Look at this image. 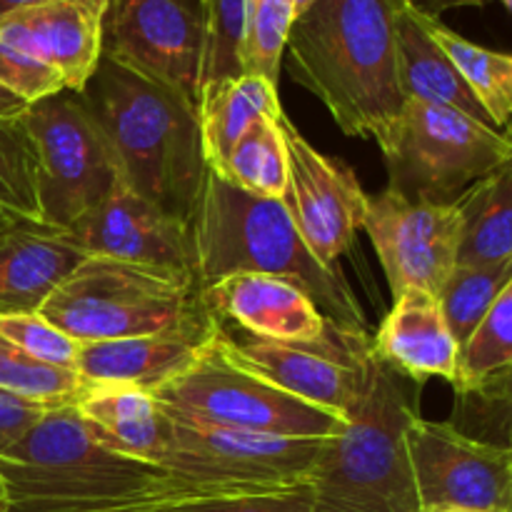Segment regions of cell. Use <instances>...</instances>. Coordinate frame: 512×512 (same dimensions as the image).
<instances>
[{
  "mask_svg": "<svg viewBox=\"0 0 512 512\" xmlns=\"http://www.w3.org/2000/svg\"><path fill=\"white\" fill-rule=\"evenodd\" d=\"M288 173V145L280 130V115L255 120L218 170L220 178L245 193L280 200L288 195Z\"/></svg>",
  "mask_w": 512,
  "mask_h": 512,
  "instance_id": "obj_27",
  "label": "cell"
},
{
  "mask_svg": "<svg viewBox=\"0 0 512 512\" xmlns=\"http://www.w3.org/2000/svg\"><path fill=\"white\" fill-rule=\"evenodd\" d=\"M65 235L85 255H103L143 268L193 273L190 225L133 193L123 180L93 213L85 215Z\"/></svg>",
  "mask_w": 512,
  "mask_h": 512,
  "instance_id": "obj_16",
  "label": "cell"
},
{
  "mask_svg": "<svg viewBox=\"0 0 512 512\" xmlns=\"http://www.w3.org/2000/svg\"><path fill=\"white\" fill-rule=\"evenodd\" d=\"M18 18L65 90L80 93L103 58V8L88 0H43L20 8Z\"/></svg>",
  "mask_w": 512,
  "mask_h": 512,
  "instance_id": "obj_22",
  "label": "cell"
},
{
  "mask_svg": "<svg viewBox=\"0 0 512 512\" xmlns=\"http://www.w3.org/2000/svg\"><path fill=\"white\" fill-rule=\"evenodd\" d=\"M8 512H153L175 503L160 465L95 440L75 403L48 410L0 455Z\"/></svg>",
  "mask_w": 512,
  "mask_h": 512,
  "instance_id": "obj_3",
  "label": "cell"
},
{
  "mask_svg": "<svg viewBox=\"0 0 512 512\" xmlns=\"http://www.w3.org/2000/svg\"><path fill=\"white\" fill-rule=\"evenodd\" d=\"M375 143L388 168V190L435 205L455 203L512 155L510 140L498 128L423 100H405Z\"/></svg>",
  "mask_w": 512,
  "mask_h": 512,
  "instance_id": "obj_7",
  "label": "cell"
},
{
  "mask_svg": "<svg viewBox=\"0 0 512 512\" xmlns=\"http://www.w3.org/2000/svg\"><path fill=\"white\" fill-rule=\"evenodd\" d=\"M508 370H512V278L460 348V380L455 393L478 388Z\"/></svg>",
  "mask_w": 512,
  "mask_h": 512,
  "instance_id": "obj_30",
  "label": "cell"
},
{
  "mask_svg": "<svg viewBox=\"0 0 512 512\" xmlns=\"http://www.w3.org/2000/svg\"><path fill=\"white\" fill-rule=\"evenodd\" d=\"M510 278L512 260L493 265H455L450 278L440 288L438 303L460 348L468 343V338L475 333L480 320L485 318L495 298L503 293Z\"/></svg>",
  "mask_w": 512,
  "mask_h": 512,
  "instance_id": "obj_28",
  "label": "cell"
},
{
  "mask_svg": "<svg viewBox=\"0 0 512 512\" xmlns=\"http://www.w3.org/2000/svg\"><path fill=\"white\" fill-rule=\"evenodd\" d=\"M203 10V68L200 90L243 75L248 0H200Z\"/></svg>",
  "mask_w": 512,
  "mask_h": 512,
  "instance_id": "obj_32",
  "label": "cell"
},
{
  "mask_svg": "<svg viewBox=\"0 0 512 512\" xmlns=\"http://www.w3.org/2000/svg\"><path fill=\"white\" fill-rule=\"evenodd\" d=\"M280 130L290 165L285 203L310 253L325 268H340V258L363 228L368 193L348 165L315 150L285 113Z\"/></svg>",
  "mask_w": 512,
  "mask_h": 512,
  "instance_id": "obj_15",
  "label": "cell"
},
{
  "mask_svg": "<svg viewBox=\"0 0 512 512\" xmlns=\"http://www.w3.org/2000/svg\"><path fill=\"white\" fill-rule=\"evenodd\" d=\"M485 3H488V0H408V5L415 10V13L425 15V18H435V20H440V15L448 13V10L480 8V5Z\"/></svg>",
  "mask_w": 512,
  "mask_h": 512,
  "instance_id": "obj_39",
  "label": "cell"
},
{
  "mask_svg": "<svg viewBox=\"0 0 512 512\" xmlns=\"http://www.w3.org/2000/svg\"><path fill=\"white\" fill-rule=\"evenodd\" d=\"M455 428L512 453V370L458 393Z\"/></svg>",
  "mask_w": 512,
  "mask_h": 512,
  "instance_id": "obj_35",
  "label": "cell"
},
{
  "mask_svg": "<svg viewBox=\"0 0 512 512\" xmlns=\"http://www.w3.org/2000/svg\"><path fill=\"white\" fill-rule=\"evenodd\" d=\"M510 512H512V505H510Z\"/></svg>",
  "mask_w": 512,
  "mask_h": 512,
  "instance_id": "obj_48",
  "label": "cell"
},
{
  "mask_svg": "<svg viewBox=\"0 0 512 512\" xmlns=\"http://www.w3.org/2000/svg\"><path fill=\"white\" fill-rule=\"evenodd\" d=\"M363 230L378 253L393 298L408 288L428 290L438 298L458 265L463 238L458 200L415 203L385 188L368 195Z\"/></svg>",
  "mask_w": 512,
  "mask_h": 512,
  "instance_id": "obj_13",
  "label": "cell"
},
{
  "mask_svg": "<svg viewBox=\"0 0 512 512\" xmlns=\"http://www.w3.org/2000/svg\"><path fill=\"white\" fill-rule=\"evenodd\" d=\"M0 512H8V493H5L3 483H0Z\"/></svg>",
  "mask_w": 512,
  "mask_h": 512,
  "instance_id": "obj_44",
  "label": "cell"
},
{
  "mask_svg": "<svg viewBox=\"0 0 512 512\" xmlns=\"http://www.w3.org/2000/svg\"><path fill=\"white\" fill-rule=\"evenodd\" d=\"M420 388L373 353L363 393L325 440L310 478L313 512H420L408 455Z\"/></svg>",
  "mask_w": 512,
  "mask_h": 512,
  "instance_id": "obj_5",
  "label": "cell"
},
{
  "mask_svg": "<svg viewBox=\"0 0 512 512\" xmlns=\"http://www.w3.org/2000/svg\"><path fill=\"white\" fill-rule=\"evenodd\" d=\"M25 120L38 155L40 220L68 233L118 188V160L75 90L28 105Z\"/></svg>",
  "mask_w": 512,
  "mask_h": 512,
  "instance_id": "obj_10",
  "label": "cell"
},
{
  "mask_svg": "<svg viewBox=\"0 0 512 512\" xmlns=\"http://www.w3.org/2000/svg\"><path fill=\"white\" fill-rule=\"evenodd\" d=\"M218 348L238 368L268 380L283 393L343 418L368 383L373 333L330 320L323 335L300 343L235 340L218 325Z\"/></svg>",
  "mask_w": 512,
  "mask_h": 512,
  "instance_id": "obj_11",
  "label": "cell"
},
{
  "mask_svg": "<svg viewBox=\"0 0 512 512\" xmlns=\"http://www.w3.org/2000/svg\"><path fill=\"white\" fill-rule=\"evenodd\" d=\"M153 398L175 418L240 433L333 438L343 428L340 415L303 403L230 363L215 335L195 363L155 390Z\"/></svg>",
  "mask_w": 512,
  "mask_h": 512,
  "instance_id": "obj_9",
  "label": "cell"
},
{
  "mask_svg": "<svg viewBox=\"0 0 512 512\" xmlns=\"http://www.w3.org/2000/svg\"><path fill=\"white\" fill-rule=\"evenodd\" d=\"M408 455L420 510L510 512V450L470 438L453 423H433L418 415L408 428Z\"/></svg>",
  "mask_w": 512,
  "mask_h": 512,
  "instance_id": "obj_14",
  "label": "cell"
},
{
  "mask_svg": "<svg viewBox=\"0 0 512 512\" xmlns=\"http://www.w3.org/2000/svg\"><path fill=\"white\" fill-rule=\"evenodd\" d=\"M423 23L435 43L445 50V55L460 70L470 93L483 105L493 128H508L512 123V55L470 43L468 38L458 35L435 18L423 15Z\"/></svg>",
  "mask_w": 512,
  "mask_h": 512,
  "instance_id": "obj_26",
  "label": "cell"
},
{
  "mask_svg": "<svg viewBox=\"0 0 512 512\" xmlns=\"http://www.w3.org/2000/svg\"><path fill=\"white\" fill-rule=\"evenodd\" d=\"M463 215L458 265L512 260V160L458 198Z\"/></svg>",
  "mask_w": 512,
  "mask_h": 512,
  "instance_id": "obj_25",
  "label": "cell"
},
{
  "mask_svg": "<svg viewBox=\"0 0 512 512\" xmlns=\"http://www.w3.org/2000/svg\"><path fill=\"white\" fill-rule=\"evenodd\" d=\"M78 343L175 330H213L193 273L88 255L38 310Z\"/></svg>",
  "mask_w": 512,
  "mask_h": 512,
  "instance_id": "obj_6",
  "label": "cell"
},
{
  "mask_svg": "<svg viewBox=\"0 0 512 512\" xmlns=\"http://www.w3.org/2000/svg\"><path fill=\"white\" fill-rule=\"evenodd\" d=\"M15 223H20V218H15V215H10L8 210L0 208V233H5L8 228H13ZM25 223H28V220H25Z\"/></svg>",
  "mask_w": 512,
  "mask_h": 512,
  "instance_id": "obj_42",
  "label": "cell"
},
{
  "mask_svg": "<svg viewBox=\"0 0 512 512\" xmlns=\"http://www.w3.org/2000/svg\"><path fill=\"white\" fill-rule=\"evenodd\" d=\"M220 325H238L248 338L300 343L325 333L330 320L300 285L263 273H235L200 288Z\"/></svg>",
  "mask_w": 512,
  "mask_h": 512,
  "instance_id": "obj_17",
  "label": "cell"
},
{
  "mask_svg": "<svg viewBox=\"0 0 512 512\" xmlns=\"http://www.w3.org/2000/svg\"><path fill=\"white\" fill-rule=\"evenodd\" d=\"M293 3H295V13H303V10L308 8V5L313 3V0H293Z\"/></svg>",
  "mask_w": 512,
  "mask_h": 512,
  "instance_id": "obj_45",
  "label": "cell"
},
{
  "mask_svg": "<svg viewBox=\"0 0 512 512\" xmlns=\"http://www.w3.org/2000/svg\"><path fill=\"white\" fill-rule=\"evenodd\" d=\"M395 53H398V83L405 100H423V103L463 110L480 123L493 125L453 60L428 33L423 15L415 13L408 0L400 8L398 25H395Z\"/></svg>",
  "mask_w": 512,
  "mask_h": 512,
  "instance_id": "obj_23",
  "label": "cell"
},
{
  "mask_svg": "<svg viewBox=\"0 0 512 512\" xmlns=\"http://www.w3.org/2000/svg\"><path fill=\"white\" fill-rule=\"evenodd\" d=\"M75 410L105 448L160 465L173 425L153 393L130 385H88Z\"/></svg>",
  "mask_w": 512,
  "mask_h": 512,
  "instance_id": "obj_21",
  "label": "cell"
},
{
  "mask_svg": "<svg viewBox=\"0 0 512 512\" xmlns=\"http://www.w3.org/2000/svg\"><path fill=\"white\" fill-rule=\"evenodd\" d=\"M85 258L68 235L40 223L20 220L0 233V315L38 313Z\"/></svg>",
  "mask_w": 512,
  "mask_h": 512,
  "instance_id": "obj_20",
  "label": "cell"
},
{
  "mask_svg": "<svg viewBox=\"0 0 512 512\" xmlns=\"http://www.w3.org/2000/svg\"><path fill=\"white\" fill-rule=\"evenodd\" d=\"M35 3H43V0H0V15H8L13 13V10L28 8V5H35ZM88 3L98 5V8H105V0H88Z\"/></svg>",
  "mask_w": 512,
  "mask_h": 512,
  "instance_id": "obj_41",
  "label": "cell"
},
{
  "mask_svg": "<svg viewBox=\"0 0 512 512\" xmlns=\"http://www.w3.org/2000/svg\"><path fill=\"white\" fill-rule=\"evenodd\" d=\"M0 85L28 105L65 90L60 75L45 63L30 40L18 10L0 15Z\"/></svg>",
  "mask_w": 512,
  "mask_h": 512,
  "instance_id": "obj_31",
  "label": "cell"
},
{
  "mask_svg": "<svg viewBox=\"0 0 512 512\" xmlns=\"http://www.w3.org/2000/svg\"><path fill=\"white\" fill-rule=\"evenodd\" d=\"M190 243L200 288L235 273L273 275L300 285L333 323L368 330L343 270L310 253L285 200L245 193L208 168L190 215Z\"/></svg>",
  "mask_w": 512,
  "mask_h": 512,
  "instance_id": "obj_4",
  "label": "cell"
},
{
  "mask_svg": "<svg viewBox=\"0 0 512 512\" xmlns=\"http://www.w3.org/2000/svg\"><path fill=\"white\" fill-rule=\"evenodd\" d=\"M53 408H58V405L38 403V400L20 398L8 390H0V455L13 448Z\"/></svg>",
  "mask_w": 512,
  "mask_h": 512,
  "instance_id": "obj_38",
  "label": "cell"
},
{
  "mask_svg": "<svg viewBox=\"0 0 512 512\" xmlns=\"http://www.w3.org/2000/svg\"><path fill=\"white\" fill-rule=\"evenodd\" d=\"M88 383L75 370L53 368L30 358L25 350L0 335V390L48 405H70Z\"/></svg>",
  "mask_w": 512,
  "mask_h": 512,
  "instance_id": "obj_33",
  "label": "cell"
},
{
  "mask_svg": "<svg viewBox=\"0 0 512 512\" xmlns=\"http://www.w3.org/2000/svg\"><path fill=\"white\" fill-rule=\"evenodd\" d=\"M373 353L420 385L440 378L455 388L460 380V345L428 290L408 288L395 295L388 318L373 335Z\"/></svg>",
  "mask_w": 512,
  "mask_h": 512,
  "instance_id": "obj_18",
  "label": "cell"
},
{
  "mask_svg": "<svg viewBox=\"0 0 512 512\" xmlns=\"http://www.w3.org/2000/svg\"><path fill=\"white\" fill-rule=\"evenodd\" d=\"M80 98L118 160L120 180L190 225L208 173L193 100L105 55Z\"/></svg>",
  "mask_w": 512,
  "mask_h": 512,
  "instance_id": "obj_2",
  "label": "cell"
},
{
  "mask_svg": "<svg viewBox=\"0 0 512 512\" xmlns=\"http://www.w3.org/2000/svg\"><path fill=\"white\" fill-rule=\"evenodd\" d=\"M503 133H505V138H508V140H510V145H512V123L508 125V128L503 130ZM510 160H512V155H510Z\"/></svg>",
  "mask_w": 512,
  "mask_h": 512,
  "instance_id": "obj_46",
  "label": "cell"
},
{
  "mask_svg": "<svg viewBox=\"0 0 512 512\" xmlns=\"http://www.w3.org/2000/svg\"><path fill=\"white\" fill-rule=\"evenodd\" d=\"M195 108L205 163L215 173L255 120L283 115L278 85L250 73L205 85Z\"/></svg>",
  "mask_w": 512,
  "mask_h": 512,
  "instance_id": "obj_24",
  "label": "cell"
},
{
  "mask_svg": "<svg viewBox=\"0 0 512 512\" xmlns=\"http://www.w3.org/2000/svg\"><path fill=\"white\" fill-rule=\"evenodd\" d=\"M103 55L198 105L203 68L200 0H105Z\"/></svg>",
  "mask_w": 512,
  "mask_h": 512,
  "instance_id": "obj_12",
  "label": "cell"
},
{
  "mask_svg": "<svg viewBox=\"0 0 512 512\" xmlns=\"http://www.w3.org/2000/svg\"><path fill=\"white\" fill-rule=\"evenodd\" d=\"M153 512H313V493L310 485H303L280 493L193 498L160 505Z\"/></svg>",
  "mask_w": 512,
  "mask_h": 512,
  "instance_id": "obj_37",
  "label": "cell"
},
{
  "mask_svg": "<svg viewBox=\"0 0 512 512\" xmlns=\"http://www.w3.org/2000/svg\"><path fill=\"white\" fill-rule=\"evenodd\" d=\"M420 512H490V510H468V508H423Z\"/></svg>",
  "mask_w": 512,
  "mask_h": 512,
  "instance_id": "obj_43",
  "label": "cell"
},
{
  "mask_svg": "<svg viewBox=\"0 0 512 512\" xmlns=\"http://www.w3.org/2000/svg\"><path fill=\"white\" fill-rule=\"evenodd\" d=\"M25 110H28V103H25L23 98H18L15 93H10L8 88H3V85H0V120L23 115Z\"/></svg>",
  "mask_w": 512,
  "mask_h": 512,
  "instance_id": "obj_40",
  "label": "cell"
},
{
  "mask_svg": "<svg viewBox=\"0 0 512 512\" xmlns=\"http://www.w3.org/2000/svg\"><path fill=\"white\" fill-rule=\"evenodd\" d=\"M293 0H248L243 73L260 75L278 85L280 63L295 20Z\"/></svg>",
  "mask_w": 512,
  "mask_h": 512,
  "instance_id": "obj_34",
  "label": "cell"
},
{
  "mask_svg": "<svg viewBox=\"0 0 512 512\" xmlns=\"http://www.w3.org/2000/svg\"><path fill=\"white\" fill-rule=\"evenodd\" d=\"M405 0H313L290 28V75L350 138L385 133L405 105L395 25Z\"/></svg>",
  "mask_w": 512,
  "mask_h": 512,
  "instance_id": "obj_1",
  "label": "cell"
},
{
  "mask_svg": "<svg viewBox=\"0 0 512 512\" xmlns=\"http://www.w3.org/2000/svg\"><path fill=\"white\" fill-rule=\"evenodd\" d=\"M0 208L28 223H40L38 155L23 115L0 120Z\"/></svg>",
  "mask_w": 512,
  "mask_h": 512,
  "instance_id": "obj_29",
  "label": "cell"
},
{
  "mask_svg": "<svg viewBox=\"0 0 512 512\" xmlns=\"http://www.w3.org/2000/svg\"><path fill=\"white\" fill-rule=\"evenodd\" d=\"M170 425V443L160 468L168 473L175 503L303 488L310 485L328 440L240 433L175 415H170Z\"/></svg>",
  "mask_w": 512,
  "mask_h": 512,
  "instance_id": "obj_8",
  "label": "cell"
},
{
  "mask_svg": "<svg viewBox=\"0 0 512 512\" xmlns=\"http://www.w3.org/2000/svg\"><path fill=\"white\" fill-rule=\"evenodd\" d=\"M218 325L213 330H175L80 343L75 373L88 385H130L155 393L195 363Z\"/></svg>",
  "mask_w": 512,
  "mask_h": 512,
  "instance_id": "obj_19",
  "label": "cell"
},
{
  "mask_svg": "<svg viewBox=\"0 0 512 512\" xmlns=\"http://www.w3.org/2000/svg\"><path fill=\"white\" fill-rule=\"evenodd\" d=\"M0 335L18 345L30 358L63 370H75L80 343L55 328L40 313L0 315Z\"/></svg>",
  "mask_w": 512,
  "mask_h": 512,
  "instance_id": "obj_36",
  "label": "cell"
},
{
  "mask_svg": "<svg viewBox=\"0 0 512 512\" xmlns=\"http://www.w3.org/2000/svg\"><path fill=\"white\" fill-rule=\"evenodd\" d=\"M500 3H503V5H505V8H508V10H510V13H512V0H500Z\"/></svg>",
  "mask_w": 512,
  "mask_h": 512,
  "instance_id": "obj_47",
  "label": "cell"
}]
</instances>
